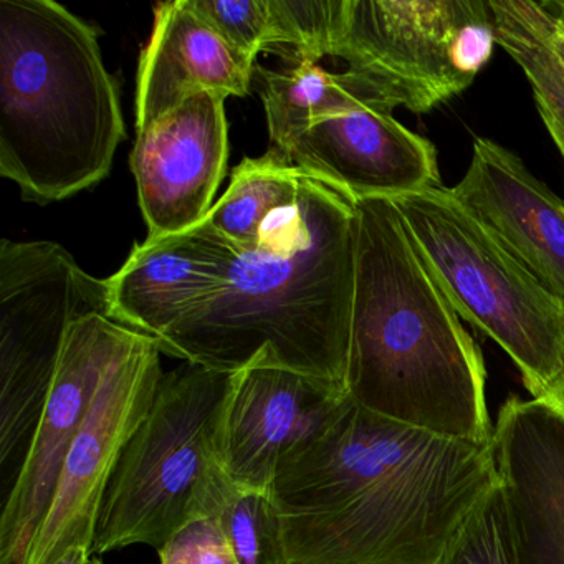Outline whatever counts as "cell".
<instances>
[{
    "instance_id": "obj_23",
    "label": "cell",
    "mask_w": 564,
    "mask_h": 564,
    "mask_svg": "<svg viewBox=\"0 0 564 564\" xmlns=\"http://www.w3.org/2000/svg\"><path fill=\"white\" fill-rule=\"evenodd\" d=\"M435 564H514L500 481L471 510Z\"/></svg>"
},
{
    "instance_id": "obj_24",
    "label": "cell",
    "mask_w": 564,
    "mask_h": 564,
    "mask_svg": "<svg viewBox=\"0 0 564 564\" xmlns=\"http://www.w3.org/2000/svg\"><path fill=\"white\" fill-rule=\"evenodd\" d=\"M193 11L237 54L256 64L273 48L270 0H187Z\"/></svg>"
},
{
    "instance_id": "obj_4",
    "label": "cell",
    "mask_w": 564,
    "mask_h": 564,
    "mask_svg": "<svg viewBox=\"0 0 564 564\" xmlns=\"http://www.w3.org/2000/svg\"><path fill=\"white\" fill-rule=\"evenodd\" d=\"M127 140L94 25L54 0H0V174L57 203L110 174Z\"/></svg>"
},
{
    "instance_id": "obj_11",
    "label": "cell",
    "mask_w": 564,
    "mask_h": 564,
    "mask_svg": "<svg viewBox=\"0 0 564 564\" xmlns=\"http://www.w3.org/2000/svg\"><path fill=\"white\" fill-rule=\"evenodd\" d=\"M123 328L105 315H90L72 326L24 464L2 505L0 564L28 563L35 534L54 500L65 458Z\"/></svg>"
},
{
    "instance_id": "obj_9",
    "label": "cell",
    "mask_w": 564,
    "mask_h": 564,
    "mask_svg": "<svg viewBox=\"0 0 564 564\" xmlns=\"http://www.w3.org/2000/svg\"><path fill=\"white\" fill-rule=\"evenodd\" d=\"M161 355L156 338L124 326L25 564H54L74 547L91 553L108 484L163 379Z\"/></svg>"
},
{
    "instance_id": "obj_17",
    "label": "cell",
    "mask_w": 564,
    "mask_h": 564,
    "mask_svg": "<svg viewBox=\"0 0 564 564\" xmlns=\"http://www.w3.org/2000/svg\"><path fill=\"white\" fill-rule=\"evenodd\" d=\"M257 65L230 48L187 0L161 2L138 67L137 130H150L187 98L246 97Z\"/></svg>"
},
{
    "instance_id": "obj_27",
    "label": "cell",
    "mask_w": 564,
    "mask_h": 564,
    "mask_svg": "<svg viewBox=\"0 0 564 564\" xmlns=\"http://www.w3.org/2000/svg\"><path fill=\"white\" fill-rule=\"evenodd\" d=\"M544 402H550V404L553 405V408H556V411L560 412L564 419V376L563 379H561L560 384L554 388V391L551 392L550 398H547Z\"/></svg>"
},
{
    "instance_id": "obj_28",
    "label": "cell",
    "mask_w": 564,
    "mask_h": 564,
    "mask_svg": "<svg viewBox=\"0 0 564 564\" xmlns=\"http://www.w3.org/2000/svg\"><path fill=\"white\" fill-rule=\"evenodd\" d=\"M544 2H546L547 8H550L551 11H553L554 14H556L557 18H560L561 24H563L564 28V12L560 11V9H557L556 6L553 4V0H544Z\"/></svg>"
},
{
    "instance_id": "obj_16",
    "label": "cell",
    "mask_w": 564,
    "mask_h": 564,
    "mask_svg": "<svg viewBox=\"0 0 564 564\" xmlns=\"http://www.w3.org/2000/svg\"><path fill=\"white\" fill-rule=\"evenodd\" d=\"M236 249L206 223L137 243L107 279L110 318L160 339L226 285Z\"/></svg>"
},
{
    "instance_id": "obj_12",
    "label": "cell",
    "mask_w": 564,
    "mask_h": 564,
    "mask_svg": "<svg viewBox=\"0 0 564 564\" xmlns=\"http://www.w3.org/2000/svg\"><path fill=\"white\" fill-rule=\"evenodd\" d=\"M226 98L200 91L138 133L131 171L148 226L147 239L189 232L209 216L226 176Z\"/></svg>"
},
{
    "instance_id": "obj_30",
    "label": "cell",
    "mask_w": 564,
    "mask_h": 564,
    "mask_svg": "<svg viewBox=\"0 0 564 564\" xmlns=\"http://www.w3.org/2000/svg\"><path fill=\"white\" fill-rule=\"evenodd\" d=\"M553 4L556 6L560 11L564 12V0H553Z\"/></svg>"
},
{
    "instance_id": "obj_15",
    "label": "cell",
    "mask_w": 564,
    "mask_h": 564,
    "mask_svg": "<svg viewBox=\"0 0 564 564\" xmlns=\"http://www.w3.org/2000/svg\"><path fill=\"white\" fill-rule=\"evenodd\" d=\"M454 196L564 302V200L523 161L488 138H477L470 166Z\"/></svg>"
},
{
    "instance_id": "obj_25",
    "label": "cell",
    "mask_w": 564,
    "mask_h": 564,
    "mask_svg": "<svg viewBox=\"0 0 564 564\" xmlns=\"http://www.w3.org/2000/svg\"><path fill=\"white\" fill-rule=\"evenodd\" d=\"M161 564H239L213 517L191 518L158 550Z\"/></svg>"
},
{
    "instance_id": "obj_14",
    "label": "cell",
    "mask_w": 564,
    "mask_h": 564,
    "mask_svg": "<svg viewBox=\"0 0 564 564\" xmlns=\"http://www.w3.org/2000/svg\"><path fill=\"white\" fill-rule=\"evenodd\" d=\"M514 564H564V419L550 402L510 395L494 425Z\"/></svg>"
},
{
    "instance_id": "obj_3",
    "label": "cell",
    "mask_w": 564,
    "mask_h": 564,
    "mask_svg": "<svg viewBox=\"0 0 564 564\" xmlns=\"http://www.w3.org/2000/svg\"><path fill=\"white\" fill-rule=\"evenodd\" d=\"M356 275L346 394L389 421L494 444L480 349L388 197L352 200Z\"/></svg>"
},
{
    "instance_id": "obj_5",
    "label": "cell",
    "mask_w": 564,
    "mask_h": 564,
    "mask_svg": "<svg viewBox=\"0 0 564 564\" xmlns=\"http://www.w3.org/2000/svg\"><path fill=\"white\" fill-rule=\"evenodd\" d=\"M429 272L460 318L494 339L533 399L564 376V302L438 186L391 199Z\"/></svg>"
},
{
    "instance_id": "obj_20",
    "label": "cell",
    "mask_w": 564,
    "mask_h": 564,
    "mask_svg": "<svg viewBox=\"0 0 564 564\" xmlns=\"http://www.w3.org/2000/svg\"><path fill=\"white\" fill-rule=\"evenodd\" d=\"M302 177V171L275 151L246 158L204 223L236 249H253L265 224L299 200Z\"/></svg>"
},
{
    "instance_id": "obj_7",
    "label": "cell",
    "mask_w": 564,
    "mask_h": 564,
    "mask_svg": "<svg viewBox=\"0 0 564 564\" xmlns=\"http://www.w3.org/2000/svg\"><path fill=\"white\" fill-rule=\"evenodd\" d=\"M110 316L107 279L61 243H0V468L14 485L47 402L72 326Z\"/></svg>"
},
{
    "instance_id": "obj_8",
    "label": "cell",
    "mask_w": 564,
    "mask_h": 564,
    "mask_svg": "<svg viewBox=\"0 0 564 564\" xmlns=\"http://www.w3.org/2000/svg\"><path fill=\"white\" fill-rule=\"evenodd\" d=\"M495 44L488 0H345L332 57L427 113L474 84Z\"/></svg>"
},
{
    "instance_id": "obj_13",
    "label": "cell",
    "mask_w": 564,
    "mask_h": 564,
    "mask_svg": "<svg viewBox=\"0 0 564 564\" xmlns=\"http://www.w3.org/2000/svg\"><path fill=\"white\" fill-rule=\"evenodd\" d=\"M392 111L371 105L319 121L280 156L351 200L394 199L442 186L434 144L399 123Z\"/></svg>"
},
{
    "instance_id": "obj_2",
    "label": "cell",
    "mask_w": 564,
    "mask_h": 564,
    "mask_svg": "<svg viewBox=\"0 0 564 564\" xmlns=\"http://www.w3.org/2000/svg\"><path fill=\"white\" fill-rule=\"evenodd\" d=\"M355 275V204L303 173L299 200L236 249L224 289L158 339L161 352L224 372L262 361L346 389Z\"/></svg>"
},
{
    "instance_id": "obj_22",
    "label": "cell",
    "mask_w": 564,
    "mask_h": 564,
    "mask_svg": "<svg viewBox=\"0 0 564 564\" xmlns=\"http://www.w3.org/2000/svg\"><path fill=\"white\" fill-rule=\"evenodd\" d=\"M345 0H270L273 48L286 52L290 65L319 64L332 57Z\"/></svg>"
},
{
    "instance_id": "obj_10",
    "label": "cell",
    "mask_w": 564,
    "mask_h": 564,
    "mask_svg": "<svg viewBox=\"0 0 564 564\" xmlns=\"http://www.w3.org/2000/svg\"><path fill=\"white\" fill-rule=\"evenodd\" d=\"M349 402L341 386L253 361L232 375L217 424V464L240 487L272 494L283 462L322 437Z\"/></svg>"
},
{
    "instance_id": "obj_18",
    "label": "cell",
    "mask_w": 564,
    "mask_h": 564,
    "mask_svg": "<svg viewBox=\"0 0 564 564\" xmlns=\"http://www.w3.org/2000/svg\"><path fill=\"white\" fill-rule=\"evenodd\" d=\"M260 82L270 150L283 154L313 124L371 105H394L361 75L329 74L319 64L300 62L282 70L256 67Z\"/></svg>"
},
{
    "instance_id": "obj_29",
    "label": "cell",
    "mask_w": 564,
    "mask_h": 564,
    "mask_svg": "<svg viewBox=\"0 0 564 564\" xmlns=\"http://www.w3.org/2000/svg\"><path fill=\"white\" fill-rule=\"evenodd\" d=\"M84 564H104L101 563L100 557L95 556V554H90V556L85 560Z\"/></svg>"
},
{
    "instance_id": "obj_26",
    "label": "cell",
    "mask_w": 564,
    "mask_h": 564,
    "mask_svg": "<svg viewBox=\"0 0 564 564\" xmlns=\"http://www.w3.org/2000/svg\"><path fill=\"white\" fill-rule=\"evenodd\" d=\"M90 554V551L84 550V547H74V550L65 553L64 556L58 557L54 564H84Z\"/></svg>"
},
{
    "instance_id": "obj_6",
    "label": "cell",
    "mask_w": 564,
    "mask_h": 564,
    "mask_svg": "<svg viewBox=\"0 0 564 564\" xmlns=\"http://www.w3.org/2000/svg\"><path fill=\"white\" fill-rule=\"evenodd\" d=\"M234 372L184 362L164 372L147 419L108 484L91 554L160 550L196 517L217 467L216 432Z\"/></svg>"
},
{
    "instance_id": "obj_1",
    "label": "cell",
    "mask_w": 564,
    "mask_h": 564,
    "mask_svg": "<svg viewBox=\"0 0 564 564\" xmlns=\"http://www.w3.org/2000/svg\"><path fill=\"white\" fill-rule=\"evenodd\" d=\"M497 485L494 444L429 434L351 401L283 462L272 497L289 564H435Z\"/></svg>"
},
{
    "instance_id": "obj_21",
    "label": "cell",
    "mask_w": 564,
    "mask_h": 564,
    "mask_svg": "<svg viewBox=\"0 0 564 564\" xmlns=\"http://www.w3.org/2000/svg\"><path fill=\"white\" fill-rule=\"evenodd\" d=\"M196 517L216 518L237 563L289 564L272 494L240 487L219 465L200 494Z\"/></svg>"
},
{
    "instance_id": "obj_19",
    "label": "cell",
    "mask_w": 564,
    "mask_h": 564,
    "mask_svg": "<svg viewBox=\"0 0 564 564\" xmlns=\"http://www.w3.org/2000/svg\"><path fill=\"white\" fill-rule=\"evenodd\" d=\"M495 42L530 82L544 127L564 158V61L557 19L544 0H488Z\"/></svg>"
}]
</instances>
